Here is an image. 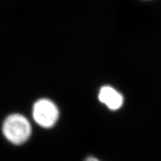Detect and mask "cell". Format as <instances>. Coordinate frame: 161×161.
<instances>
[{
	"label": "cell",
	"mask_w": 161,
	"mask_h": 161,
	"mask_svg": "<svg viewBox=\"0 0 161 161\" xmlns=\"http://www.w3.org/2000/svg\"><path fill=\"white\" fill-rule=\"evenodd\" d=\"M2 130L9 141L14 144H21L30 137L31 126L28 119L23 115L12 114L5 119Z\"/></svg>",
	"instance_id": "obj_1"
},
{
	"label": "cell",
	"mask_w": 161,
	"mask_h": 161,
	"mask_svg": "<svg viewBox=\"0 0 161 161\" xmlns=\"http://www.w3.org/2000/svg\"><path fill=\"white\" fill-rule=\"evenodd\" d=\"M85 161H99L97 158H95L94 157H88Z\"/></svg>",
	"instance_id": "obj_4"
},
{
	"label": "cell",
	"mask_w": 161,
	"mask_h": 161,
	"mask_svg": "<svg viewBox=\"0 0 161 161\" xmlns=\"http://www.w3.org/2000/svg\"><path fill=\"white\" fill-rule=\"evenodd\" d=\"M33 117L40 125L44 128H50L57 122L58 110L54 103L48 99H42L35 103Z\"/></svg>",
	"instance_id": "obj_2"
},
{
	"label": "cell",
	"mask_w": 161,
	"mask_h": 161,
	"mask_svg": "<svg viewBox=\"0 0 161 161\" xmlns=\"http://www.w3.org/2000/svg\"><path fill=\"white\" fill-rule=\"evenodd\" d=\"M99 99L112 110L119 109L123 103L122 95L109 86H105L101 89Z\"/></svg>",
	"instance_id": "obj_3"
}]
</instances>
